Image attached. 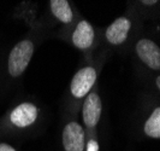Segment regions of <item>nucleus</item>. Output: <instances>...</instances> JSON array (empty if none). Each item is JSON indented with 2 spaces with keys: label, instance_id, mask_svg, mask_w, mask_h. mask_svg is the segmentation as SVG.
Listing matches in <instances>:
<instances>
[{
  "label": "nucleus",
  "instance_id": "423d86ee",
  "mask_svg": "<svg viewBox=\"0 0 160 151\" xmlns=\"http://www.w3.org/2000/svg\"><path fill=\"white\" fill-rule=\"evenodd\" d=\"M38 109L32 103H22L11 112V122L17 127H28L35 122Z\"/></svg>",
  "mask_w": 160,
  "mask_h": 151
},
{
  "label": "nucleus",
  "instance_id": "f03ea898",
  "mask_svg": "<svg viewBox=\"0 0 160 151\" xmlns=\"http://www.w3.org/2000/svg\"><path fill=\"white\" fill-rule=\"evenodd\" d=\"M96 80V72L92 67H86L75 74L71 81V93L76 98H83L88 94Z\"/></svg>",
  "mask_w": 160,
  "mask_h": 151
},
{
  "label": "nucleus",
  "instance_id": "9b49d317",
  "mask_svg": "<svg viewBox=\"0 0 160 151\" xmlns=\"http://www.w3.org/2000/svg\"><path fill=\"white\" fill-rule=\"evenodd\" d=\"M87 151H99V144L95 140H90L87 145Z\"/></svg>",
  "mask_w": 160,
  "mask_h": 151
},
{
  "label": "nucleus",
  "instance_id": "20e7f679",
  "mask_svg": "<svg viewBox=\"0 0 160 151\" xmlns=\"http://www.w3.org/2000/svg\"><path fill=\"white\" fill-rule=\"evenodd\" d=\"M63 145L65 151H83L84 132L77 122H70L63 131Z\"/></svg>",
  "mask_w": 160,
  "mask_h": 151
},
{
  "label": "nucleus",
  "instance_id": "6e6552de",
  "mask_svg": "<svg viewBox=\"0 0 160 151\" xmlns=\"http://www.w3.org/2000/svg\"><path fill=\"white\" fill-rule=\"evenodd\" d=\"M94 40V29L87 21H81L72 34V42L78 48H88Z\"/></svg>",
  "mask_w": 160,
  "mask_h": 151
},
{
  "label": "nucleus",
  "instance_id": "7ed1b4c3",
  "mask_svg": "<svg viewBox=\"0 0 160 151\" xmlns=\"http://www.w3.org/2000/svg\"><path fill=\"white\" fill-rule=\"evenodd\" d=\"M137 56L151 69H160V47L152 40L142 39L136 45Z\"/></svg>",
  "mask_w": 160,
  "mask_h": 151
},
{
  "label": "nucleus",
  "instance_id": "1a4fd4ad",
  "mask_svg": "<svg viewBox=\"0 0 160 151\" xmlns=\"http://www.w3.org/2000/svg\"><path fill=\"white\" fill-rule=\"evenodd\" d=\"M51 10L53 15L64 23H70L72 21V10L66 0H52L51 1Z\"/></svg>",
  "mask_w": 160,
  "mask_h": 151
},
{
  "label": "nucleus",
  "instance_id": "f8f14e48",
  "mask_svg": "<svg viewBox=\"0 0 160 151\" xmlns=\"http://www.w3.org/2000/svg\"><path fill=\"white\" fill-rule=\"evenodd\" d=\"M0 151H16V149H13L11 145L8 144H0Z\"/></svg>",
  "mask_w": 160,
  "mask_h": 151
},
{
  "label": "nucleus",
  "instance_id": "39448f33",
  "mask_svg": "<svg viewBox=\"0 0 160 151\" xmlns=\"http://www.w3.org/2000/svg\"><path fill=\"white\" fill-rule=\"evenodd\" d=\"M101 99L96 93H89L83 104V121L87 127H95L101 116Z\"/></svg>",
  "mask_w": 160,
  "mask_h": 151
},
{
  "label": "nucleus",
  "instance_id": "ddd939ff",
  "mask_svg": "<svg viewBox=\"0 0 160 151\" xmlns=\"http://www.w3.org/2000/svg\"><path fill=\"white\" fill-rule=\"evenodd\" d=\"M142 4H144V5H154V4H157V0H142Z\"/></svg>",
  "mask_w": 160,
  "mask_h": 151
},
{
  "label": "nucleus",
  "instance_id": "f257e3e1",
  "mask_svg": "<svg viewBox=\"0 0 160 151\" xmlns=\"http://www.w3.org/2000/svg\"><path fill=\"white\" fill-rule=\"evenodd\" d=\"M34 53V45L29 40H23L18 42L12 48L8 56V73L11 76L17 78L25 72Z\"/></svg>",
  "mask_w": 160,
  "mask_h": 151
},
{
  "label": "nucleus",
  "instance_id": "0eeeda50",
  "mask_svg": "<svg viewBox=\"0 0 160 151\" xmlns=\"http://www.w3.org/2000/svg\"><path fill=\"white\" fill-rule=\"evenodd\" d=\"M131 23L128 18L125 17H119L113 22L106 30V38L108 42L113 45H119L124 42L128 38L129 30H130Z\"/></svg>",
  "mask_w": 160,
  "mask_h": 151
},
{
  "label": "nucleus",
  "instance_id": "4468645a",
  "mask_svg": "<svg viewBox=\"0 0 160 151\" xmlns=\"http://www.w3.org/2000/svg\"><path fill=\"white\" fill-rule=\"evenodd\" d=\"M157 86L159 87V89H160V76H158L157 78Z\"/></svg>",
  "mask_w": 160,
  "mask_h": 151
},
{
  "label": "nucleus",
  "instance_id": "9d476101",
  "mask_svg": "<svg viewBox=\"0 0 160 151\" xmlns=\"http://www.w3.org/2000/svg\"><path fill=\"white\" fill-rule=\"evenodd\" d=\"M144 133L151 138H160V108H157L146 121Z\"/></svg>",
  "mask_w": 160,
  "mask_h": 151
}]
</instances>
